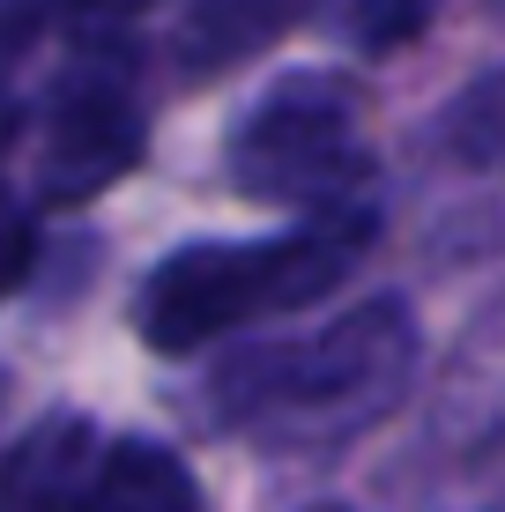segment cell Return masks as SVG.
Returning a JSON list of instances; mask_svg holds the SVG:
<instances>
[{
    "mask_svg": "<svg viewBox=\"0 0 505 512\" xmlns=\"http://www.w3.org/2000/svg\"><path fill=\"white\" fill-rule=\"evenodd\" d=\"M97 468V431L90 416H45L0 461V512H82Z\"/></svg>",
    "mask_w": 505,
    "mask_h": 512,
    "instance_id": "obj_5",
    "label": "cell"
},
{
    "mask_svg": "<svg viewBox=\"0 0 505 512\" xmlns=\"http://www.w3.org/2000/svg\"><path fill=\"white\" fill-rule=\"evenodd\" d=\"M364 171L372 141H364V90L350 75L275 82L231 134V179L268 208H305V216L350 208Z\"/></svg>",
    "mask_w": 505,
    "mask_h": 512,
    "instance_id": "obj_3",
    "label": "cell"
},
{
    "mask_svg": "<svg viewBox=\"0 0 505 512\" xmlns=\"http://www.w3.org/2000/svg\"><path fill=\"white\" fill-rule=\"evenodd\" d=\"M298 8L305 0H194V15H186V30H179V60L194 67V75H216V67L260 52L275 30H290Z\"/></svg>",
    "mask_w": 505,
    "mask_h": 512,
    "instance_id": "obj_7",
    "label": "cell"
},
{
    "mask_svg": "<svg viewBox=\"0 0 505 512\" xmlns=\"http://www.w3.org/2000/svg\"><path fill=\"white\" fill-rule=\"evenodd\" d=\"M446 134H454V149L468 156V164H491V171H505V75L476 82V90H468V97L454 104Z\"/></svg>",
    "mask_w": 505,
    "mask_h": 512,
    "instance_id": "obj_8",
    "label": "cell"
},
{
    "mask_svg": "<svg viewBox=\"0 0 505 512\" xmlns=\"http://www.w3.org/2000/svg\"><path fill=\"white\" fill-rule=\"evenodd\" d=\"M8 134H15V97H8V82H0V149H8Z\"/></svg>",
    "mask_w": 505,
    "mask_h": 512,
    "instance_id": "obj_10",
    "label": "cell"
},
{
    "mask_svg": "<svg viewBox=\"0 0 505 512\" xmlns=\"http://www.w3.org/2000/svg\"><path fill=\"white\" fill-rule=\"evenodd\" d=\"M372 245V208H327L290 238H253V245H186L142 282V327L149 349L186 357L201 342H223L238 327H260L275 312H298L312 297H327L350 260Z\"/></svg>",
    "mask_w": 505,
    "mask_h": 512,
    "instance_id": "obj_1",
    "label": "cell"
},
{
    "mask_svg": "<svg viewBox=\"0 0 505 512\" xmlns=\"http://www.w3.org/2000/svg\"><path fill=\"white\" fill-rule=\"evenodd\" d=\"M416 372V327L402 305H364L350 320L283 349H253L223 372V416L260 438H335L402 401Z\"/></svg>",
    "mask_w": 505,
    "mask_h": 512,
    "instance_id": "obj_2",
    "label": "cell"
},
{
    "mask_svg": "<svg viewBox=\"0 0 505 512\" xmlns=\"http://www.w3.org/2000/svg\"><path fill=\"white\" fill-rule=\"evenodd\" d=\"M23 268H30V223L15 208H0V297L23 282Z\"/></svg>",
    "mask_w": 505,
    "mask_h": 512,
    "instance_id": "obj_9",
    "label": "cell"
},
{
    "mask_svg": "<svg viewBox=\"0 0 505 512\" xmlns=\"http://www.w3.org/2000/svg\"><path fill=\"white\" fill-rule=\"evenodd\" d=\"M305 512H350V505H305Z\"/></svg>",
    "mask_w": 505,
    "mask_h": 512,
    "instance_id": "obj_11",
    "label": "cell"
},
{
    "mask_svg": "<svg viewBox=\"0 0 505 512\" xmlns=\"http://www.w3.org/2000/svg\"><path fill=\"white\" fill-rule=\"evenodd\" d=\"M82 512H201V490L186 461H171L156 438H119V446H97Z\"/></svg>",
    "mask_w": 505,
    "mask_h": 512,
    "instance_id": "obj_6",
    "label": "cell"
},
{
    "mask_svg": "<svg viewBox=\"0 0 505 512\" xmlns=\"http://www.w3.org/2000/svg\"><path fill=\"white\" fill-rule=\"evenodd\" d=\"M134 164H142V104L104 75L60 90L45 149H38V193L45 201H97Z\"/></svg>",
    "mask_w": 505,
    "mask_h": 512,
    "instance_id": "obj_4",
    "label": "cell"
}]
</instances>
